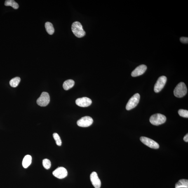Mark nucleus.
I'll return each instance as SVG.
<instances>
[{
    "instance_id": "6e6552de",
    "label": "nucleus",
    "mask_w": 188,
    "mask_h": 188,
    "mask_svg": "<svg viewBox=\"0 0 188 188\" xmlns=\"http://www.w3.org/2000/svg\"><path fill=\"white\" fill-rule=\"evenodd\" d=\"M93 123V120L88 116L83 117L77 121V124L78 126L82 127L89 126Z\"/></svg>"
},
{
    "instance_id": "f8f14e48",
    "label": "nucleus",
    "mask_w": 188,
    "mask_h": 188,
    "mask_svg": "<svg viewBox=\"0 0 188 188\" xmlns=\"http://www.w3.org/2000/svg\"><path fill=\"white\" fill-rule=\"evenodd\" d=\"M147 67L144 64H142L137 67L131 73V76L133 77L141 75L144 74L147 70Z\"/></svg>"
},
{
    "instance_id": "4468645a",
    "label": "nucleus",
    "mask_w": 188,
    "mask_h": 188,
    "mask_svg": "<svg viewBox=\"0 0 188 188\" xmlns=\"http://www.w3.org/2000/svg\"><path fill=\"white\" fill-rule=\"evenodd\" d=\"M32 162V157L30 155H26L22 161V165L24 168H27L31 164Z\"/></svg>"
},
{
    "instance_id": "a211bd4d",
    "label": "nucleus",
    "mask_w": 188,
    "mask_h": 188,
    "mask_svg": "<svg viewBox=\"0 0 188 188\" xmlns=\"http://www.w3.org/2000/svg\"><path fill=\"white\" fill-rule=\"evenodd\" d=\"M21 81L20 78L18 77H15L10 80V86L15 88L18 86Z\"/></svg>"
},
{
    "instance_id": "2eb2a0df",
    "label": "nucleus",
    "mask_w": 188,
    "mask_h": 188,
    "mask_svg": "<svg viewBox=\"0 0 188 188\" xmlns=\"http://www.w3.org/2000/svg\"><path fill=\"white\" fill-rule=\"evenodd\" d=\"M75 84V82L72 79H68L64 82L63 87L64 90H68L72 88Z\"/></svg>"
},
{
    "instance_id": "ddd939ff",
    "label": "nucleus",
    "mask_w": 188,
    "mask_h": 188,
    "mask_svg": "<svg viewBox=\"0 0 188 188\" xmlns=\"http://www.w3.org/2000/svg\"><path fill=\"white\" fill-rule=\"evenodd\" d=\"M175 188H188V180L185 179L179 180L175 184Z\"/></svg>"
},
{
    "instance_id": "20e7f679",
    "label": "nucleus",
    "mask_w": 188,
    "mask_h": 188,
    "mask_svg": "<svg viewBox=\"0 0 188 188\" xmlns=\"http://www.w3.org/2000/svg\"><path fill=\"white\" fill-rule=\"evenodd\" d=\"M140 99V95L138 93H135L129 100L126 104L127 110H130L134 109L138 104Z\"/></svg>"
},
{
    "instance_id": "39448f33",
    "label": "nucleus",
    "mask_w": 188,
    "mask_h": 188,
    "mask_svg": "<svg viewBox=\"0 0 188 188\" xmlns=\"http://www.w3.org/2000/svg\"><path fill=\"white\" fill-rule=\"evenodd\" d=\"M50 102V97L48 92H44L37 100L38 105L41 107H45L48 105Z\"/></svg>"
},
{
    "instance_id": "0eeeda50",
    "label": "nucleus",
    "mask_w": 188,
    "mask_h": 188,
    "mask_svg": "<svg viewBox=\"0 0 188 188\" xmlns=\"http://www.w3.org/2000/svg\"><path fill=\"white\" fill-rule=\"evenodd\" d=\"M140 140L145 145L153 149H157L159 148V145L157 142L152 139L145 137L140 138Z\"/></svg>"
},
{
    "instance_id": "9d476101",
    "label": "nucleus",
    "mask_w": 188,
    "mask_h": 188,
    "mask_svg": "<svg viewBox=\"0 0 188 188\" xmlns=\"http://www.w3.org/2000/svg\"><path fill=\"white\" fill-rule=\"evenodd\" d=\"M92 103L91 99L86 97L77 99L76 100L77 105L81 107H88Z\"/></svg>"
},
{
    "instance_id": "f257e3e1",
    "label": "nucleus",
    "mask_w": 188,
    "mask_h": 188,
    "mask_svg": "<svg viewBox=\"0 0 188 188\" xmlns=\"http://www.w3.org/2000/svg\"><path fill=\"white\" fill-rule=\"evenodd\" d=\"M71 30L73 34L78 38H81L85 36L86 33L83 28L82 26L78 21L75 22L71 26Z\"/></svg>"
},
{
    "instance_id": "423d86ee",
    "label": "nucleus",
    "mask_w": 188,
    "mask_h": 188,
    "mask_svg": "<svg viewBox=\"0 0 188 188\" xmlns=\"http://www.w3.org/2000/svg\"><path fill=\"white\" fill-rule=\"evenodd\" d=\"M167 81L166 76H161L158 78L154 87V91L156 93H158L162 89Z\"/></svg>"
},
{
    "instance_id": "f3484780",
    "label": "nucleus",
    "mask_w": 188,
    "mask_h": 188,
    "mask_svg": "<svg viewBox=\"0 0 188 188\" xmlns=\"http://www.w3.org/2000/svg\"><path fill=\"white\" fill-rule=\"evenodd\" d=\"M5 5L6 6H11L15 9H17L19 8L18 3L14 0H7L5 1Z\"/></svg>"
},
{
    "instance_id": "dca6fc26",
    "label": "nucleus",
    "mask_w": 188,
    "mask_h": 188,
    "mask_svg": "<svg viewBox=\"0 0 188 188\" xmlns=\"http://www.w3.org/2000/svg\"><path fill=\"white\" fill-rule=\"evenodd\" d=\"M45 28L47 32L49 34L52 35L55 32V29L53 24L49 22H46L45 24Z\"/></svg>"
},
{
    "instance_id": "9b49d317",
    "label": "nucleus",
    "mask_w": 188,
    "mask_h": 188,
    "mask_svg": "<svg viewBox=\"0 0 188 188\" xmlns=\"http://www.w3.org/2000/svg\"><path fill=\"white\" fill-rule=\"evenodd\" d=\"M90 178L91 181L94 187L95 188H100L101 186V181L96 172H92L91 174Z\"/></svg>"
},
{
    "instance_id": "412c9836",
    "label": "nucleus",
    "mask_w": 188,
    "mask_h": 188,
    "mask_svg": "<svg viewBox=\"0 0 188 188\" xmlns=\"http://www.w3.org/2000/svg\"><path fill=\"white\" fill-rule=\"evenodd\" d=\"M178 114L180 116L185 118H188V111L186 110L179 109L178 111Z\"/></svg>"
},
{
    "instance_id": "7ed1b4c3",
    "label": "nucleus",
    "mask_w": 188,
    "mask_h": 188,
    "mask_svg": "<svg viewBox=\"0 0 188 188\" xmlns=\"http://www.w3.org/2000/svg\"><path fill=\"white\" fill-rule=\"evenodd\" d=\"M166 117L163 114H156L152 115L150 118L149 121L151 124L158 125L163 124L166 121Z\"/></svg>"
},
{
    "instance_id": "aec40b11",
    "label": "nucleus",
    "mask_w": 188,
    "mask_h": 188,
    "mask_svg": "<svg viewBox=\"0 0 188 188\" xmlns=\"http://www.w3.org/2000/svg\"><path fill=\"white\" fill-rule=\"evenodd\" d=\"M53 135L57 145L58 146L62 145V141L58 134L56 133H55L53 134Z\"/></svg>"
},
{
    "instance_id": "6ab92c4d",
    "label": "nucleus",
    "mask_w": 188,
    "mask_h": 188,
    "mask_svg": "<svg viewBox=\"0 0 188 188\" xmlns=\"http://www.w3.org/2000/svg\"><path fill=\"white\" fill-rule=\"evenodd\" d=\"M43 165L45 169H49L51 167V162H50L49 160L45 158V159L43 160Z\"/></svg>"
},
{
    "instance_id": "f03ea898",
    "label": "nucleus",
    "mask_w": 188,
    "mask_h": 188,
    "mask_svg": "<svg viewBox=\"0 0 188 188\" xmlns=\"http://www.w3.org/2000/svg\"><path fill=\"white\" fill-rule=\"evenodd\" d=\"M175 96L178 97H182L184 96L187 93V88L184 82H181L177 85L173 91Z\"/></svg>"
},
{
    "instance_id": "1a4fd4ad",
    "label": "nucleus",
    "mask_w": 188,
    "mask_h": 188,
    "mask_svg": "<svg viewBox=\"0 0 188 188\" xmlns=\"http://www.w3.org/2000/svg\"><path fill=\"white\" fill-rule=\"evenodd\" d=\"M54 176L57 178L62 179L67 176L68 172L66 169L63 167H59L53 172Z\"/></svg>"
},
{
    "instance_id": "5701e85b",
    "label": "nucleus",
    "mask_w": 188,
    "mask_h": 188,
    "mask_svg": "<svg viewBox=\"0 0 188 188\" xmlns=\"http://www.w3.org/2000/svg\"><path fill=\"white\" fill-rule=\"evenodd\" d=\"M184 140L185 141V142H188V133L186 134V135L185 136V137L183 138Z\"/></svg>"
},
{
    "instance_id": "4be33fe9",
    "label": "nucleus",
    "mask_w": 188,
    "mask_h": 188,
    "mask_svg": "<svg viewBox=\"0 0 188 188\" xmlns=\"http://www.w3.org/2000/svg\"><path fill=\"white\" fill-rule=\"evenodd\" d=\"M180 41L182 43H188V37H182L180 38Z\"/></svg>"
}]
</instances>
